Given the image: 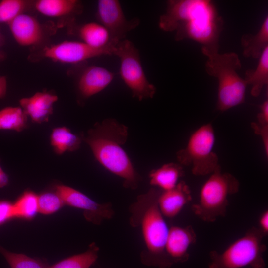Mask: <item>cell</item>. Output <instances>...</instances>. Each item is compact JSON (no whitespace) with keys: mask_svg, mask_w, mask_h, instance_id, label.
Instances as JSON below:
<instances>
[{"mask_svg":"<svg viewBox=\"0 0 268 268\" xmlns=\"http://www.w3.org/2000/svg\"><path fill=\"white\" fill-rule=\"evenodd\" d=\"M223 21L213 3L207 0H170L159 26L166 32L176 31L175 39L195 40L202 45L203 54L218 52Z\"/></svg>","mask_w":268,"mask_h":268,"instance_id":"1","label":"cell"},{"mask_svg":"<svg viewBox=\"0 0 268 268\" xmlns=\"http://www.w3.org/2000/svg\"><path fill=\"white\" fill-rule=\"evenodd\" d=\"M128 136L126 126L113 118H107L96 123L81 138L104 168L121 178L125 188L134 190L141 178L123 147Z\"/></svg>","mask_w":268,"mask_h":268,"instance_id":"2","label":"cell"},{"mask_svg":"<svg viewBox=\"0 0 268 268\" xmlns=\"http://www.w3.org/2000/svg\"><path fill=\"white\" fill-rule=\"evenodd\" d=\"M161 191L151 188L137 197L130 207V224L140 229L145 246L143 258L151 265L166 268L171 266L164 251L169 227L158 206Z\"/></svg>","mask_w":268,"mask_h":268,"instance_id":"3","label":"cell"},{"mask_svg":"<svg viewBox=\"0 0 268 268\" xmlns=\"http://www.w3.org/2000/svg\"><path fill=\"white\" fill-rule=\"evenodd\" d=\"M208 57L205 69L218 81L217 109L225 111L245 102L247 84L237 73L241 67L238 55L234 52L204 54Z\"/></svg>","mask_w":268,"mask_h":268,"instance_id":"4","label":"cell"},{"mask_svg":"<svg viewBox=\"0 0 268 268\" xmlns=\"http://www.w3.org/2000/svg\"><path fill=\"white\" fill-rule=\"evenodd\" d=\"M239 186L238 179L230 173L222 172L218 165L201 186L192 211L205 222H214L226 215L229 197L238 192Z\"/></svg>","mask_w":268,"mask_h":268,"instance_id":"5","label":"cell"},{"mask_svg":"<svg viewBox=\"0 0 268 268\" xmlns=\"http://www.w3.org/2000/svg\"><path fill=\"white\" fill-rule=\"evenodd\" d=\"M264 237L257 227H251L221 252L211 251L209 268H265Z\"/></svg>","mask_w":268,"mask_h":268,"instance_id":"6","label":"cell"},{"mask_svg":"<svg viewBox=\"0 0 268 268\" xmlns=\"http://www.w3.org/2000/svg\"><path fill=\"white\" fill-rule=\"evenodd\" d=\"M215 142L212 124L201 125L191 134L186 146L176 153L178 163L190 167L195 175L210 174L219 165L218 157L213 151Z\"/></svg>","mask_w":268,"mask_h":268,"instance_id":"7","label":"cell"},{"mask_svg":"<svg viewBox=\"0 0 268 268\" xmlns=\"http://www.w3.org/2000/svg\"><path fill=\"white\" fill-rule=\"evenodd\" d=\"M120 59V74L132 95L139 101L152 98L156 91L147 78L143 70L138 50L127 39L118 42L113 54Z\"/></svg>","mask_w":268,"mask_h":268,"instance_id":"8","label":"cell"},{"mask_svg":"<svg viewBox=\"0 0 268 268\" xmlns=\"http://www.w3.org/2000/svg\"><path fill=\"white\" fill-rule=\"evenodd\" d=\"M118 42L110 40L102 48H94L81 42L64 41L46 47L43 56L53 61L67 64H77L88 59L103 55H112Z\"/></svg>","mask_w":268,"mask_h":268,"instance_id":"9","label":"cell"},{"mask_svg":"<svg viewBox=\"0 0 268 268\" xmlns=\"http://www.w3.org/2000/svg\"><path fill=\"white\" fill-rule=\"evenodd\" d=\"M96 18L109 33L110 40L119 42L140 23L137 18L128 20L117 0H99L97 5Z\"/></svg>","mask_w":268,"mask_h":268,"instance_id":"10","label":"cell"},{"mask_svg":"<svg viewBox=\"0 0 268 268\" xmlns=\"http://www.w3.org/2000/svg\"><path fill=\"white\" fill-rule=\"evenodd\" d=\"M55 190L65 205L83 210L85 218L95 224H100L104 220L111 218L114 214L110 203H99L72 187L57 185Z\"/></svg>","mask_w":268,"mask_h":268,"instance_id":"11","label":"cell"},{"mask_svg":"<svg viewBox=\"0 0 268 268\" xmlns=\"http://www.w3.org/2000/svg\"><path fill=\"white\" fill-rule=\"evenodd\" d=\"M196 239V234L191 226L169 227L164 251L170 265L186 262L189 257V250Z\"/></svg>","mask_w":268,"mask_h":268,"instance_id":"12","label":"cell"},{"mask_svg":"<svg viewBox=\"0 0 268 268\" xmlns=\"http://www.w3.org/2000/svg\"><path fill=\"white\" fill-rule=\"evenodd\" d=\"M114 74L107 69L96 65L85 67L77 80V90L81 100H86L100 93L112 82Z\"/></svg>","mask_w":268,"mask_h":268,"instance_id":"13","label":"cell"},{"mask_svg":"<svg viewBox=\"0 0 268 268\" xmlns=\"http://www.w3.org/2000/svg\"><path fill=\"white\" fill-rule=\"evenodd\" d=\"M16 42L22 46L39 45L44 38V30L34 17L22 13L8 24Z\"/></svg>","mask_w":268,"mask_h":268,"instance_id":"14","label":"cell"},{"mask_svg":"<svg viewBox=\"0 0 268 268\" xmlns=\"http://www.w3.org/2000/svg\"><path fill=\"white\" fill-rule=\"evenodd\" d=\"M191 200V192L189 186L184 181H180L173 188L161 191L157 204L164 217L172 219L181 212Z\"/></svg>","mask_w":268,"mask_h":268,"instance_id":"15","label":"cell"},{"mask_svg":"<svg viewBox=\"0 0 268 268\" xmlns=\"http://www.w3.org/2000/svg\"><path fill=\"white\" fill-rule=\"evenodd\" d=\"M58 100V96L53 93L38 92L32 96L21 98L19 103L27 117L33 122L41 124L48 121Z\"/></svg>","mask_w":268,"mask_h":268,"instance_id":"16","label":"cell"},{"mask_svg":"<svg viewBox=\"0 0 268 268\" xmlns=\"http://www.w3.org/2000/svg\"><path fill=\"white\" fill-rule=\"evenodd\" d=\"M184 175L181 165L178 163H168L150 172V184L161 191L168 190L175 187Z\"/></svg>","mask_w":268,"mask_h":268,"instance_id":"17","label":"cell"},{"mask_svg":"<svg viewBox=\"0 0 268 268\" xmlns=\"http://www.w3.org/2000/svg\"><path fill=\"white\" fill-rule=\"evenodd\" d=\"M36 10L51 17H60L80 14L81 3L77 0H38L34 3Z\"/></svg>","mask_w":268,"mask_h":268,"instance_id":"18","label":"cell"},{"mask_svg":"<svg viewBox=\"0 0 268 268\" xmlns=\"http://www.w3.org/2000/svg\"><path fill=\"white\" fill-rule=\"evenodd\" d=\"M82 141L81 137L73 134L65 126L54 128L50 136V144L58 155L78 150Z\"/></svg>","mask_w":268,"mask_h":268,"instance_id":"19","label":"cell"},{"mask_svg":"<svg viewBox=\"0 0 268 268\" xmlns=\"http://www.w3.org/2000/svg\"><path fill=\"white\" fill-rule=\"evenodd\" d=\"M247 85L252 86L251 94L254 97L259 96L263 87L268 83V46L260 56L255 69H248L244 78Z\"/></svg>","mask_w":268,"mask_h":268,"instance_id":"20","label":"cell"},{"mask_svg":"<svg viewBox=\"0 0 268 268\" xmlns=\"http://www.w3.org/2000/svg\"><path fill=\"white\" fill-rule=\"evenodd\" d=\"M243 54L245 57L259 58L268 46V17L266 16L259 31L255 35L244 34L241 38Z\"/></svg>","mask_w":268,"mask_h":268,"instance_id":"21","label":"cell"},{"mask_svg":"<svg viewBox=\"0 0 268 268\" xmlns=\"http://www.w3.org/2000/svg\"><path fill=\"white\" fill-rule=\"evenodd\" d=\"M77 34L81 42L94 48H102L110 42L106 29L100 23L90 22L80 25Z\"/></svg>","mask_w":268,"mask_h":268,"instance_id":"22","label":"cell"},{"mask_svg":"<svg viewBox=\"0 0 268 268\" xmlns=\"http://www.w3.org/2000/svg\"><path fill=\"white\" fill-rule=\"evenodd\" d=\"M27 118L20 107H5L0 110V130L21 132L27 126Z\"/></svg>","mask_w":268,"mask_h":268,"instance_id":"23","label":"cell"},{"mask_svg":"<svg viewBox=\"0 0 268 268\" xmlns=\"http://www.w3.org/2000/svg\"><path fill=\"white\" fill-rule=\"evenodd\" d=\"M99 248L92 243L85 252L64 259L49 268H89L98 258Z\"/></svg>","mask_w":268,"mask_h":268,"instance_id":"24","label":"cell"},{"mask_svg":"<svg viewBox=\"0 0 268 268\" xmlns=\"http://www.w3.org/2000/svg\"><path fill=\"white\" fill-rule=\"evenodd\" d=\"M15 218L30 220L38 212V195L25 191L13 203Z\"/></svg>","mask_w":268,"mask_h":268,"instance_id":"25","label":"cell"},{"mask_svg":"<svg viewBox=\"0 0 268 268\" xmlns=\"http://www.w3.org/2000/svg\"><path fill=\"white\" fill-rule=\"evenodd\" d=\"M0 253L4 256L11 268H49L50 266L40 260L24 254L8 251L0 245Z\"/></svg>","mask_w":268,"mask_h":268,"instance_id":"26","label":"cell"},{"mask_svg":"<svg viewBox=\"0 0 268 268\" xmlns=\"http://www.w3.org/2000/svg\"><path fill=\"white\" fill-rule=\"evenodd\" d=\"M29 2L24 0H3L0 2V23L7 24L24 13Z\"/></svg>","mask_w":268,"mask_h":268,"instance_id":"27","label":"cell"},{"mask_svg":"<svg viewBox=\"0 0 268 268\" xmlns=\"http://www.w3.org/2000/svg\"><path fill=\"white\" fill-rule=\"evenodd\" d=\"M38 212L44 215L53 214L60 210L65 203L54 191L44 192L38 195Z\"/></svg>","mask_w":268,"mask_h":268,"instance_id":"28","label":"cell"},{"mask_svg":"<svg viewBox=\"0 0 268 268\" xmlns=\"http://www.w3.org/2000/svg\"><path fill=\"white\" fill-rule=\"evenodd\" d=\"M15 218L13 203L7 200H0V225Z\"/></svg>","mask_w":268,"mask_h":268,"instance_id":"29","label":"cell"},{"mask_svg":"<svg viewBox=\"0 0 268 268\" xmlns=\"http://www.w3.org/2000/svg\"><path fill=\"white\" fill-rule=\"evenodd\" d=\"M251 127L255 133L261 138L264 152L267 158L268 157V125H262L253 122Z\"/></svg>","mask_w":268,"mask_h":268,"instance_id":"30","label":"cell"},{"mask_svg":"<svg viewBox=\"0 0 268 268\" xmlns=\"http://www.w3.org/2000/svg\"><path fill=\"white\" fill-rule=\"evenodd\" d=\"M257 123L262 125H268V100H266L259 106Z\"/></svg>","mask_w":268,"mask_h":268,"instance_id":"31","label":"cell"},{"mask_svg":"<svg viewBox=\"0 0 268 268\" xmlns=\"http://www.w3.org/2000/svg\"><path fill=\"white\" fill-rule=\"evenodd\" d=\"M265 236L268 233V210H265L258 219V228Z\"/></svg>","mask_w":268,"mask_h":268,"instance_id":"32","label":"cell"},{"mask_svg":"<svg viewBox=\"0 0 268 268\" xmlns=\"http://www.w3.org/2000/svg\"><path fill=\"white\" fill-rule=\"evenodd\" d=\"M7 80L5 76H0V99L3 98L6 93Z\"/></svg>","mask_w":268,"mask_h":268,"instance_id":"33","label":"cell"},{"mask_svg":"<svg viewBox=\"0 0 268 268\" xmlns=\"http://www.w3.org/2000/svg\"><path fill=\"white\" fill-rule=\"evenodd\" d=\"M9 183V178L0 165V188H3Z\"/></svg>","mask_w":268,"mask_h":268,"instance_id":"34","label":"cell"},{"mask_svg":"<svg viewBox=\"0 0 268 268\" xmlns=\"http://www.w3.org/2000/svg\"><path fill=\"white\" fill-rule=\"evenodd\" d=\"M3 37H2V35L1 33V31H0V60H1V59L3 58V54L1 51V46L2 45V43H3Z\"/></svg>","mask_w":268,"mask_h":268,"instance_id":"35","label":"cell"}]
</instances>
